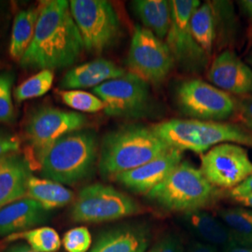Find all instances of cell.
<instances>
[{
	"mask_svg": "<svg viewBox=\"0 0 252 252\" xmlns=\"http://www.w3.org/2000/svg\"><path fill=\"white\" fill-rule=\"evenodd\" d=\"M84 49L69 2L51 0L40 5L35 35L19 63L26 68L54 70L77 63Z\"/></svg>",
	"mask_w": 252,
	"mask_h": 252,
	"instance_id": "6da1fadb",
	"label": "cell"
},
{
	"mask_svg": "<svg viewBox=\"0 0 252 252\" xmlns=\"http://www.w3.org/2000/svg\"><path fill=\"white\" fill-rule=\"evenodd\" d=\"M171 147L143 125H126L107 133L100 143L98 168L104 179H114L171 151Z\"/></svg>",
	"mask_w": 252,
	"mask_h": 252,
	"instance_id": "7a4b0ae2",
	"label": "cell"
},
{
	"mask_svg": "<svg viewBox=\"0 0 252 252\" xmlns=\"http://www.w3.org/2000/svg\"><path fill=\"white\" fill-rule=\"evenodd\" d=\"M99 149L94 130L83 128L63 135L37 155L41 175L62 185H75L92 176Z\"/></svg>",
	"mask_w": 252,
	"mask_h": 252,
	"instance_id": "3957f363",
	"label": "cell"
},
{
	"mask_svg": "<svg viewBox=\"0 0 252 252\" xmlns=\"http://www.w3.org/2000/svg\"><path fill=\"white\" fill-rule=\"evenodd\" d=\"M166 144L181 152L204 153L217 145L234 143L252 148V132L241 125L190 119H171L153 126Z\"/></svg>",
	"mask_w": 252,
	"mask_h": 252,
	"instance_id": "277c9868",
	"label": "cell"
},
{
	"mask_svg": "<svg viewBox=\"0 0 252 252\" xmlns=\"http://www.w3.org/2000/svg\"><path fill=\"white\" fill-rule=\"evenodd\" d=\"M216 193V187L208 182L201 169L182 161L146 196L166 210L186 213L207 207Z\"/></svg>",
	"mask_w": 252,
	"mask_h": 252,
	"instance_id": "5b68a950",
	"label": "cell"
},
{
	"mask_svg": "<svg viewBox=\"0 0 252 252\" xmlns=\"http://www.w3.org/2000/svg\"><path fill=\"white\" fill-rule=\"evenodd\" d=\"M103 101L105 113L126 120L157 118L159 105L151 91V84L131 72L106 81L93 89Z\"/></svg>",
	"mask_w": 252,
	"mask_h": 252,
	"instance_id": "8992f818",
	"label": "cell"
},
{
	"mask_svg": "<svg viewBox=\"0 0 252 252\" xmlns=\"http://www.w3.org/2000/svg\"><path fill=\"white\" fill-rule=\"evenodd\" d=\"M69 7L87 52L102 54L117 43L122 35V24L108 1L71 0Z\"/></svg>",
	"mask_w": 252,
	"mask_h": 252,
	"instance_id": "52a82bcc",
	"label": "cell"
},
{
	"mask_svg": "<svg viewBox=\"0 0 252 252\" xmlns=\"http://www.w3.org/2000/svg\"><path fill=\"white\" fill-rule=\"evenodd\" d=\"M141 212L135 199L118 189L96 183L81 189L70 215L77 222L99 223L136 215Z\"/></svg>",
	"mask_w": 252,
	"mask_h": 252,
	"instance_id": "ba28073f",
	"label": "cell"
},
{
	"mask_svg": "<svg viewBox=\"0 0 252 252\" xmlns=\"http://www.w3.org/2000/svg\"><path fill=\"white\" fill-rule=\"evenodd\" d=\"M171 25L165 43L175 64L189 74H202L207 70L210 58L191 34L189 20L201 5L199 0H171Z\"/></svg>",
	"mask_w": 252,
	"mask_h": 252,
	"instance_id": "9c48e42d",
	"label": "cell"
},
{
	"mask_svg": "<svg viewBox=\"0 0 252 252\" xmlns=\"http://www.w3.org/2000/svg\"><path fill=\"white\" fill-rule=\"evenodd\" d=\"M176 102L180 113L190 120L222 122L235 112L234 97L198 79L180 83L176 91Z\"/></svg>",
	"mask_w": 252,
	"mask_h": 252,
	"instance_id": "30bf717a",
	"label": "cell"
},
{
	"mask_svg": "<svg viewBox=\"0 0 252 252\" xmlns=\"http://www.w3.org/2000/svg\"><path fill=\"white\" fill-rule=\"evenodd\" d=\"M129 72L150 84L158 85L169 76L175 65L166 43L140 25L134 28L127 55Z\"/></svg>",
	"mask_w": 252,
	"mask_h": 252,
	"instance_id": "8fae6325",
	"label": "cell"
},
{
	"mask_svg": "<svg viewBox=\"0 0 252 252\" xmlns=\"http://www.w3.org/2000/svg\"><path fill=\"white\" fill-rule=\"evenodd\" d=\"M200 169L214 187L233 189L252 175V162L241 145L223 143L202 155Z\"/></svg>",
	"mask_w": 252,
	"mask_h": 252,
	"instance_id": "7c38bea8",
	"label": "cell"
},
{
	"mask_svg": "<svg viewBox=\"0 0 252 252\" xmlns=\"http://www.w3.org/2000/svg\"><path fill=\"white\" fill-rule=\"evenodd\" d=\"M87 122V118L79 112L55 108H39L29 118L26 134L38 155L63 135L83 129Z\"/></svg>",
	"mask_w": 252,
	"mask_h": 252,
	"instance_id": "4fadbf2b",
	"label": "cell"
},
{
	"mask_svg": "<svg viewBox=\"0 0 252 252\" xmlns=\"http://www.w3.org/2000/svg\"><path fill=\"white\" fill-rule=\"evenodd\" d=\"M207 79L217 88L237 96L252 94V69L231 50H225L212 60Z\"/></svg>",
	"mask_w": 252,
	"mask_h": 252,
	"instance_id": "5bb4252c",
	"label": "cell"
},
{
	"mask_svg": "<svg viewBox=\"0 0 252 252\" xmlns=\"http://www.w3.org/2000/svg\"><path fill=\"white\" fill-rule=\"evenodd\" d=\"M182 158L183 152L172 148L168 153L133 170L121 173L113 180L134 193L147 194L182 162Z\"/></svg>",
	"mask_w": 252,
	"mask_h": 252,
	"instance_id": "9a60e30c",
	"label": "cell"
},
{
	"mask_svg": "<svg viewBox=\"0 0 252 252\" xmlns=\"http://www.w3.org/2000/svg\"><path fill=\"white\" fill-rule=\"evenodd\" d=\"M126 74V70L114 62L98 58L74 66L64 74L59 86L63 91L95 88L106 81L121 78Z\"/></svg>",
	"mask_w": 252,
	"mask_h": 252,
	"instance_id": "2e32d148",
	"label": "cell"
},
{
	"mask_svg": "<svg viewBox=\"0 0 252 252\" xmlns=\"http://www.w3.org/2000/svg\"><path fill=\"white\" fill-rule=\"evenodd\" d=\"M32 177L31 165L18 153L0 157V208L27 194V183Z\"/></svg>",
	"mask_w": 252,
	"mask_h": 252,
	"instance_id": "e0dca14e",
	"label": "cell"
},
{
	"mask_svg": "<svg viewBox=\"0 0 252 252\" xmlns=\"http://www.w3.org/2000/svg\"><path fill=\"white\" fill-rule=\"evenodd\" d=\"M48 212L36 201L28 197L0 208V236L19 234L44 223L49 217Z\"/></svg>",
	"mask_w": 252,
	"mask_h": 252,
	"instance_id": "ac0fdd59",
	"label": "cell"
},
{
	"mask_svg": "<svg viewBox=\"0 0 252 252\" xmlns=\"http://www.w3.org/2000/svg\"><path fill=\"white\" fill-rule=\"evenodd\" d=\"M150 234L143 225L121 226L101 235L90 252H145Z\"/></svg>",
	"mask_w": 252,
	"mask_h": 252,
	"instance_id": "d6986e66",
	"label": "cell"
},
{
	"mask_svg": "<svg viewBox=\"0 0 252 252\" xmlns=\"http://www.w3.org/2000/svg\"><path fill=\"white\" fill-rule=\"evenodd\" d=\"M182 222L204 243L223 249L237 245L225 224L216 217L203 209L184 213Z\"/></svg>",
	"mask_w": 252,
	"mask_h": 252,
	"instance_id": "ffe728a7",
	"label": "cell"
},
{
	"mask_svg": "<svg viewBox=\"0 0 252 252\" xmlns=\"http://www.w3.org/2000/svg\"><path fill=\"white\" fill-rule=\"evenodd\" d=\"M131 7L142 27L163 40L171 25V7L166 0H134Z\"/></svg>",
	"mask_w": 252,
	"mask_h": 252,
	"instance_id": "44dd1931",
	"label": "cell"
},
{
	"mask_svg": "<svg viewBox=\"0 0 252 252\" xmlns=\"http://www.w3.org/2000/svg\"><path fill=\"white\" fill-rule=\"evenodd\" d=\"M27 195L28 198L36 201L47 211L64 207L74 198L72 191L62 184L34 176L28 180Z\"/></svg>",
	"mask_w": 252,
	"mask_h": 252,
	"instance_id": "7402d4cb",
	"label": "cell"
},
{
	"mask_svg": "<svg viewBox=\"0 0 252 252\" xmlns=\"http://www.w3.org/2000/svg\"><path fill=\"white\" fill-rule=\"evenodd\" d=\"M39 12L40 7L24 9L14 19L9 43V54L13 59L20 61L32 42Z\"/></svg>",
	"mask_w": 252,
	"mask_h": 252,
	"instance_id": "603a6c76",
	"label": "cell"
},
{
	"mask_svg": "<svg viewBox=\"0 0 252 252\" xmlns=\"http://www.w3.org/2000/svg\"><path fill=\"white\" fill-rule=\"evenodd\" d=\"M191 34L210 58L216 40L215 20L210 2L201 4L195 9L189 20Z\"/></svg>",
	"mask_w": 252,
	"mask_h": 252,
	"instance_id": "cb8c5ba5",
	"label": "cell"
},
{
	"mask_svg": "<svg viewBox=\"0 0 252 252\" xmlns=\"http://www.w3.org/2000/svg\"><path fill=\"white\" fill-rule=\"evenodd\" d=\"M235 243L252 249V209L246 207L224 208L219 212Z\"/></svg>",
	"mask_w": 252,
	"mask_h": 252,
	"instance_id": "d4e9b609",
	"label": "cell"
},
{
	"mask_svg": "<svg viewBox=\"0 0 252 252\" xmlns=\"http://www.w3.org/2000/svg\"><path fill=\"white\" fill-rule=\"evenodd\" d=\"M10 239H24L32 250L37 252H55L61 247L59 234L54 228L47 226L14 234Z\"/></svg>",
	"mask_w": 252,
	"mask_h": 252,
	"instance_id": "484cf974",
	"label": "cell"
},
{
	"mask_svg": "<svg viewBox=\"0 0 252 252\" xmlns=\"http://www.w3.org/2000/svg\"><path fill=\"white\" fill-rule=\"evenodd\" d=\"M54 78L52 70H41L19 85L14 92L15 98L22 102L44 95L52 88Z\"/></svg>",
	"mask_w": 252,
	"mask_h": 252,
	"instance_id": "4316f807",
	"label": "cell"
},
{
	"mask_svg": "<svg viewBox=\"0 0 252 252\" xmlns=\"http://www.w3.org/2000/svg\"><path fill=\"white\" fill-rule=\"evenodd\" d=\"M60 97L63 103L69 108L76 110L94 113L104 110L103 101L94 94L81 90L61 91Z\"/></svg>",
	"mask_w": 252,
	"mask_h": 252,
	"instance_id": "83f0119b",
	"label": "cell"
},
{
	"mask_svg": "<svg viewBox=\"0 0 252 252\" xmlns=\"http://www.w3.org/2000/svg\"><path fill=\"white\" fill-rule=\"evenodd\" d=\"M14 76L11 73L0 74V122H9L14 117L11 88Z\"/></svg>",
	"mask_w": 252,
	"mask_h": 252,
	"instance_id": "f1b7e54d",
	"label": "cell"
},
{
	"mask_svg": "<svg viewBox=\"0 0 252 252\" xmlns=\"http://www.w3.org/2000/svg\"><path fill=\"white\" fill-rule=\"evenodd\" d=\"M92 244V236L86 227H76L67 231L63 237L64 250L67 252H87Z\"/></svg>",
	"mask_w": 252,
	"mask_h": 252,
	"instance_id": "f546056e",
	"label": "cell"
},
{
	"mask_svg": "<svg viewBox=\"0 0 252 252\" xmlns=\"http://www.w3.org/2000/svg\"><path fill=\"white\" fill-rule=\"evenodd\" d=\"M234 115L241 126L252 132V94L234 97Z\"/></svg>",
	"mask_w": 252,
	"mask_h": 252,
	"instance_id": "4dcf8cb0",
	"label": "cell"
},
{
	"mask_svg": "<svg viewBox=\"0 0 252 252\" xmlns=\"http://www.w3.org/2000/svg\"><path fill=\"white\" fill-rule=\"evenodd\" d=\"M148 252H184V250L180 237L171 234L163 236Z\"/></svg>",
	"mask_w": 252,
	"mask_h": 252,
	"instance_id": "1f68e13d",
	"label": "cell"
},
{
	"mask_svg": "<svg viewBox=\"0 0 252 252\" xmlns=\"http://www.w3.org/2000/svg\"><path fill=\"white\" fill-rule=\"evenodd\" d=\"M20 149V141L14 135L0 132V157L16 153Z\"/></svg>",
	"mask_w": 252,
	"mask_h": 252,
	"instance_id": "d6a6232c",
	"label": "cell"
},
{
	"mask_svg": "<svg viewBox=\"0 0 252 252\" xmlns=\"http://www.w3.org/2000/svg\"><path fill=\"white\" fill-rule=\"evenodd\" d=\"M230 194L233 198L252 195V175L244 180L243 182L239 184L237 187L231 189Z\"/></svg>",
	"mask_w": 252,
	"mask_h": 252,
	"instance_id": "836d02e7",
	"label": "cell"
},
{
	"mask_svg": "<svg viewBox=\"0 0 252 252\" xmlns=\"http://www.w3.org/2000/svg\"><path fill=\"white\" fill-rule=\"evenodd\" d=\"M185 252H218V249L204 242H197L192 244Z\"/></svg>",
	"mask_w": 252,
	"mask_h": 252,
	"instance_id": "e575fe53",
	"label": "cell"
},
{
	"mask_svg": "<svg viewBox=\"0 0 252 252\" xmlns=\"http://www.w3.org/2000/svg\"><path fill=\"white\" fill-rule=\"evenodd\" d=\"M238 5L244 14L252 20V0L238 1Z\"/></svg>",
	"mask_w": 252,
	"mask_h": 252,
	"instance_id": "d590c367",
	"label": "cell"
},
{
	"mask_svg": "<svg viewBox=\"0 0 252 252\" xmlns=\"http://www.w3.org/2000/svg\"><path fill=\"white\" fill-rule=\"evenodd\" d=\"M222 252H252V248H247L240 245H232L228 248L223 249Z\"/></svg>",
	"mask_w": 252,
	"mask_h": 252,
	"instance_id": "8d00e7d4",
	"label": "cell"
},
{
	"mask_svg": "<svg viewBox=\"0 0 252 252\" xmlns=\"http://www.w3.org/2000/svg\"><path fill=\"white\" fill-rule=\"evenodd\" d=\"M236 202L243 205L245 207H252V195L242 196V197H235L234 198Z\"/></svg>",
	"mask_w": 252,
	"mask_h": 252,
	"instance_id": "74e56055",
	"label": "cell"
},
{
	"mask_svg": "<svg viewBox=\"0 0 252 252\" xmlns=\"http://www.w3.org/2000/svg\"><path fill=\"white\" fill-rule=\"evenodd\" d=\"M8 252H37L32 250L31 248H28L27 246H16L9 250Z\"/></svg>",
	"mask_w": 252,
	"mask_h": 252,
	"instance_id": "f35d334b",
	"label": "cell"
},
{
	"mask_svg": "<svg viewBox=\"0 0 252 252\" xmlns=\"http://www.w3.org/2000/svg\"><path fill=\"white\" fill-rule=\"evenodd\" d=\"M248 62L250 63V64L252 66V51L251 52V54H249V57H248Z\"/></svg>",
	"mask_w": 252,
	"mask_h": 252,
	"instance_id": "ab89813d",
	"label": "cell"
}]
</instances>
